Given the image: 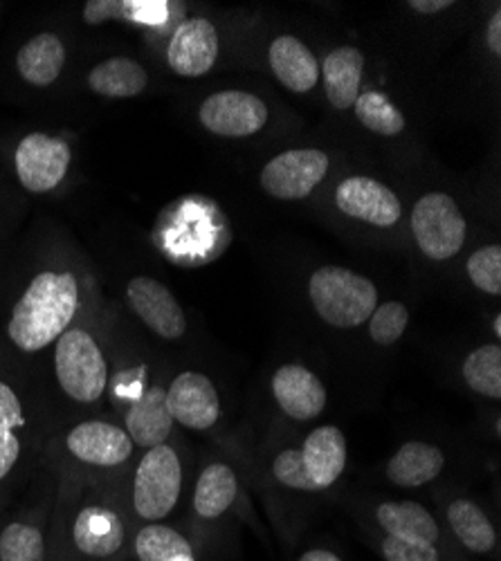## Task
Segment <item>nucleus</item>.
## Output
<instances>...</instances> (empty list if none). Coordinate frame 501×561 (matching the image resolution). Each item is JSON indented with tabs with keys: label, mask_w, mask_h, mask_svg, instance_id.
<instances>
[{
	"label": "nucleus",
	"mask_w": 501,
	"mask_h": 561,
	"mask_svg": "<svg viewBox=\"0 0 501 561\" xmlns=\"http://www.w3.org/2000/svg\"><path fill=\"white\" fill-rule=\"evenodd\" d=\"M79 308L77 278L68 272H41L16 301L8 325L10 340L25 353L57 342Z\"/></svg>",
	"instance_id": "obj_1"
},
{
	"label": "nucleus",
	"mask_w": 501,
	"mask_h": 561,
	"mask_svg": "<svg viewBox=\"0 0 501 561\" xmlns=\"http://www.w3.org/2000/svg\"><path fill=\"white\" fill-rule=\"evenodd\" d=\"M346 467V438L333 427H317L301 449L282 451L272 462V474L280 483L301 492L331 488Z\"/></svg>",
	"instance_id": "obj_2"
},
{
	"label": "nucleus",
	"mask_w": 501,
	"mask_h": 561,
	"mask_svg": "<svg viewBox=\"0 0 501 561\" xmlns=\"http://www.w3.org/2000/svg\"><path fill=\"white\" fill-rule=\"evenodd\" d=\"M308 295L317 314L335 329H355L378 308V290L372 280L335 265L320 267L310 276Z\"/></svg>",
	"instance_id": "obj_3"
},
{
	"label": "nucleus",
	"mask_w": 501,
	"mask_h": 561,
	"mask_svg": "<svg viewBox=\"0 0 501 561\" xmlns=\"http://www.w3.org/2000/svg\"><path fill=\"white\" fill-rule=\"evenodd\" d=\"M55 370L61 389L77 402H98L109 385L106 359L86 331H66L55 351Z\"/></svg>",
	"instance_id": "obj_4"
},
{
	"label": "nucleus",
	"mask_w": 501,
	"mask_h": 561,
	"mask_svg": "<svg viewBox=\"0 0 501 561\" xmlns=\"http://www.w3.org/2000/svg\"><path fill=\"white\" fill-rule=\"evenodd\" d=\"M182 490V467L169 445L147 449L133 481V507L147 522H160L175 507Z\"/></svg>",
	"instance_id": "obj_5"
},
{
	"label": "nucleus",
	"mask_w": 501,
	"mask_h": 561,
	"mask_svg": "<svg viewBox=\"0 0 501 561\" xmlns=\"http://www.w3.org/2000/svg\"><path fill=\"white\" fill-rule=\"evenodd\" d=\"M412 229L421 252L434 261L457 256L466 243V220L447 194L423 196L412 214Z\"/></svg>",
	"instance_id": "obj_6"
},
{
	"label": "nucleus",
	"mask_w": 501,
	"mask_h": 561,
	"mask_svg": "<svg viewBox=\"0 0 501 561\" xmlns=\"http://www.w3.org/2000/svg\"><path fill=\"white\" fill-rule=\"evenodd\" d=\"M329 171V158L317 149H297L272 158L261 171V186L280 201L306 198Z\"/></svg>",
	"instance_id": "obj_7"
},
{
	"label": "nucleus",
	"mask_w": 501,
	"mask_h": 561,
	"mask_svg": "<svg viewBox=\"0 0 501 561\" xmlns=\"http://www.w3.org/2000/svg\"><path fill=\"white\" fill-rule=\"evenodd\" d=\"M68 167L70 149L59 137L32 133L16 149L19 180L32 194L55 190V186L66 178Z\"/></svg>",
	"instance_id": "obj_8"
},
{
	"label": "nucleus",
	"mask_w": 501,
	"mask_h": 561,
	"mask_svg": "<svg viewBox=\"0 0 501 561\" xmlns=\"http://www.w3.org/2000/svg\"><path fill=\"white\" fill-rule=\"evenodd\" d=\"M201 122L214 135L248 137L265 126L267 108L250 92L225 90L203 102Z\"/></svg>",
	"instance_id": "obj_9"
},
{
	"label": "nucleus",
	"mask_w": 501,
	"mask_h": 561,
	"mask_svg": "<svg viewBox=\"0 0 501 561\" xmlns=\"http://www.w3.org/2000/svg\"><path fill=\"white\" fill-rule=\"evenodd\" d=\"M167 407L173 423L178 420L196 432L209 430L220 417V402L212 380L203 373L185 370L171 382L167 391Z\"/></svg>",
	"instance_id": "obj_10"
},
{
	"label": "nucleus",
	"mask_w": 501,
	"mask_h": 561,
	"mask_svg": "<svg viewBox=\"0 0 501 561\" xmlns=\"http://www.w3.org/2000/svg\"><path fill=\"white\" fill-rule=\"evenodd\" d=\"M335 205L342 214L376 227H391L400 218V203L396 194L383 182L364 175H353L340 182Z\"/></svg>",
	"instance_id": "obj_11"
},
{
	"label": "nucleus",
	"mask_w": 501,
	"mask_h": 561,
	"mask_svg": "<svg viewBox=\"0 0 501 561\" xmlns=\"http://www.w3.org/2000/svg\"><path fill=\"white\" fill-rule=\"evenodd\" d=\"M126 297L133 310L138 312V317L156 335L164 340H178L185 333V314H182V308L178 306L175 297L160 284V280L149 276H135L126 288Z\"/></svg>",
	"instance_id": "obj_12"
},
{
	"label": "nucleus",
	"mask_w": 501,
	"mask_h": 561,
	"mask_svg": "<svg viewBox=\"0 0 501 561\" xmlns=\"http://www.w3.org/2000/svg\"><path fill=\"white\" fill-rule=\"evenodd\" d=\"M218 57V34L205 19L180 23L171 36L167 61L182 77L207 75Z\"/></svg>",
	"instance_id": "obj_13"
},
{
	"label": "nucleus",
	"mask_w": 501,
	"mask_h": 561,
	"mask_svg": "<svg viewBox=\"0 0 501 561\" xmlns=\"http://www.w3.org/2000/svg\"><path fill=\"white\" fill-rule=\"evenodd\" d=\"M277 404L293 420H312L327 407V389L312 370L299 364L282 366L272 378Z\"/></svg>",
	"instance_id": "obj_14"
},
{
	"label": "nucleus",
	"mask_w": 501,
	"mask_h": 561,
	"mask_svg": "<svg viewBox=\"0 0 501 561\" xmlns=\"http://www.w3.org/2000/svg\"><path fill=\"white\" fill-rule=\"evenodd\" d=\"M66 445L77 460L98 467L122 465L133 454V440L126 432L111 423H98V420L77 425L68 434Z\"/></svg>",
	"instance_id": "obj_15"
},
{
	"label": "nucleus",
	"mask_w": 501,
	"mask_h": 561,
	"mask_svg": "<svg viewBox=\"0 0 501 561\" xmlns=\"http://www.w3.org/2000/svg\"><path fill=\"white\" fill-rule=\"evenodd\" d=\"M173 427V417L167 407V393L162 387H151L143 391L126 411V434L128 438L145 449L164 445Z\"/></svg>",
	"instance_id": "obj_16"
},
{
	"label": "nucleus",
	"mask_w": 501,
	"mask_h": 561,
	"mask_svg": "<svg viewBox=\"0 0 501 561\" xmlns=\"http://www.w3.org/2000/svg\"><path fill=\"white\" fill-rule=\"evenodd\" d=\"M72 541L86 557L109 559L124 546V526L109 507H83L72 526Z\"/></svg>",
	"instance_id": "obj_17"
},
{
	"label": "nucleus",
	"mask_w": 501,
	"mask_h": 561,
	"mask_svg": "<svg viewBox=\"0 0 501 561\" xmlns=\"http://www.w3.org/2000/svg\"><path fill=\"white\" fill-rule=\"evenodd\" d=\"M376 519L389 537L407 543L434 546L439 539V526L432 514L414 501H387L376 510Z\"/></svg>",
	"instance_id": "obj_18"
},
{
	"label": "nucleus",
	"mask_w": 501,
	"mask_h": 561,
	"mask_svg": "<svg viewBox=\"0 0 501 561\" xmlns=\"http://www.w3.org/2000/svg\"><path fill=\"white\" fill-rule=\"evenodd\" d=\"M270 66L277 79L293 92H308L320 79V66L312 53L295 36H280L270 45Z\"/></svg>",
	"instance_id": "obj_19"
},
{
	"label": "nucleus",
	"mask_w": 501,
	"mask_h": 561,
	"mask_svg": "<svg viewBox=\"0 0 501 561\" xmlns=\"http://www.w3.org/2000/svg\"><path fill=\"white\" fill-rule=\"evenodd\" d=\"M445 456L428 443H405L389 460L387 477L398 488H421L434 481L443 470Z\"/></svg>",
	"instance_id": "obj_20"
},
{
	"label": "nucleus",
	"mask_w": 501,
	"mask_h": 561,
	"mask_svg": "<svg viewBox=\"0 0 501 561\" xmlns=\"http://www.w3.org/2000/svg\"><path fill=\"white\" fill-rule=\"evenodd\" d=\"M364 57L353 45L335 48L324 59V88L333 108L346 111L360 98Z\"/></svg>",
	"instance_id": "obj_21"
},
{
	"label": "nucleus",
	"mask_w": 501,
	"mask_h": 561,
	"mask_svg": "<svg viewBox=\"0 0 501 561\" xmlns=\"http://www.w3.org/2000/svg\"><path fill=\"white\" fill-rule=\"evenodd\" d=\"M66 64V48L57 34H38L30 38L16 59L21 77L32 85H50L57 81Z\"/></svg>",
	"instance_id": "obj_22"
},
{
	"label": "nucleus",
	"mask_w": 501,
	"mask_h": 561,
	"mask_svg": "<svg viewBox=\"0 0 501 561\" xmlns=\"http://www.w3.org/2000/svg\"><path fill=\"white\" fill-rule=\"evenodd\" d=\"M169 3L164 0H90L83 8L88 25H102L106 21H126L135 25H164Z\"/></svg>",
	"instance_id": "obj_23"
},
{
	"label": "nucleus",
	"mask_w": 501,
	"mask_h": 561,
	"mask_svg": "<svg viewBox=\"0 0 501 561\" xmlns=\"http://www.w3.org/2000/svg\"><path fill=\"white\" fill-rule=\"evenodd\" d=\"M239 492V481L232 467L214 462L205 467L198 477L194 492V510L203 519H218L220 514L230 510Z\"/></svg>",
	"instance_id": "obj_24"
},
{
	"label": "nucleus",
	"mask_w": 501,
	"mask_h": 561,
	"mask_svg": "<svg viewBox=\"0 0 501 561\" xmlns=\"http://www.w3.org/2000/svg\"><path fill=\"white\" fill-rule=\"evenodd\" d=\"M147 72L140 64H135L130 59H109L100 66L93 68L88 77L90 88H93L98 95L102 98H113V100H124V98H135L147 88Z\"/></svg>",
	"instance_id": "obj_25"
},
{
	"label": "nucleus",
	"mask_w": 501,
	"mask_h": 561,
	"mask_svg": "<svg viewBox=\"0 0 501 561\" xmlns=\"http://www.w3.org/2000/svg\"><path fill=\"white\" fill-rule=\"evenodd\" d=\"M447 522L454 535L459 537V541L470 552L486 554L497 546V535L490 519L486 517V512L468 499H457L449 503Z\"/></svg>",
	"instance_id": "obj_26"
},
{
	"label": "nucleus",
	"mask_w": 501,
	"mask_h": 561,
	"mask_svg": "<svg viewBox=\"0 0 501 561\" xmlns=\"http://www.w3.org/2000/svg\"><path fill=\"white\" fill-rule=\"evenodd\" d=\"M466 385L483 396L499 400L501 398V348L497 344L479 346L464 362Z\"/></svg>",
	"instance_id": "obj_27"
},
{
	"label": "nucleus",
	"mask_w": 501,
	"mask_h": 561,
	"mask_svg": "<svg viewBox=\"0 0 501 561\" xmlns=\"http://www.w3.org/2000/svg\"><path fill=\"white\" fill-rule=\"evenodd\" d=\"M135 554L140 561H169L178 554H194V548L173 528L151 524L135 537Z\"/></svg>",
	"instance_id": "obj_28"
},
{
	"label": "nucleus",
	"mask_w": 501,
	"mask_h": 561,
	"mask_svg": "<svg viewBox=\"0 0 501 561\" xmlns=\"http://www.w3.org/2000/svg\"><path fill=\"white\" fill-rule=\"evenodd\" d=\"M355 117L367 126L372 133L378 135H398L405 128L402 113L385 98L380 92H367V95H360L353 104Z\"/></svg>",
	"instance_id": "obj_29"
},
{
	"label": "nucleus",
	"mask_w": 501,
	"mask_h": 561,
	"mask_svg": "<svg viewBox=\"0 0 501 561\" xmlns=\"http://www.w3.org/2000/svg\"><path fill=\"white\" fill-rule=\"evenodd\" d=\"M45 541L38 528L12 524L0 535V561H43Z\"/></svg>",
	"instance_id": "obj_30"
},
{
	"label": "nucleus",
	"mask_w": 501,
	"mask_h": 561,
	"mask_svg": "<svg viewBox=\"0 0 501 561\" xmlns=\"http://www.w3.org/2000/svg\"><path fill=\"white\" fill-rule=\"evenodd\" d=\"M407 321H409V310L398 301H387L374 310L372 323H369V335L376 344L391 346L402 337Z\"/></svg>",
	"instance_id": "obj_31"
},
{
	"label": "nucleus",
	"mask_w": 501,
	"mask_h": 561,
	"mask_svg": "<svg viewBox=\"0 0 501 561\" xmlns=\"http://www.w3.org/2000/svg\"><path fill=\"white\" fill-rule=\"evenodd\" d=\"M468 274L481 293L501 295V248L486 245L477 250L468 261Z\"/></svg>",
	"instance_id": "obj_32"
},
{
	"label": "nucleus",
	"mask_w": 501,
	"mask_h": 561,
	"mask_svg": "<svg viewBox=\"0 0 501 561\" xmlns=\"http://www.w3.org/2000/svg\"><path fill=\"white\" fill-rule=\"evenodd\" d=\"M383 554L387 561H439L436 546L407 543L389 535L383 539Z\"/></svg>",
	"instance_id": "obj_33"
},
{
	"label": "nucleus",
	"mask_w": 501,
	"mask_h": 561,
	"mask_svg": "<svg viewBox=\"0 0 501 561\" xmlns=\"http://www.w3.org/2000/svg\"><path fill=\"white\" fill-rule=\"evenodd\" d=\"M25 425V415L19 396L0 382V430H10L14 432L16 427Z\"/></svg>",
	"instance_id": "obj_34"
},
{
	"label": "nucleus",
	"mask_w": 501,
	"mask_h": 561,
	"mask_svg": "<svg viewBox=\"0 0 501 561\" xmlns=\"http://www.w3.org/2000/svg\"><path fill=\"white\" fill-rule=\"evenodd\" d=\"M21 456V443L14 432L10 430H0V479H5L14 462Z\"/></svg>",
	"instance_id": "obj_35"
},
{
	"label": "nucleus",
	"mask_w": 501,
	"mask_h": 561,
	"mask_svg": "<svg viewBox=\"0 0 501 561\" xmlns=\"http://www.w3.org/2000/svg\"><path fill=\"white\" fill-rule=\"evenodd\" d=\"M486 41H488V48L492 55H501V10H494L492 19L488 21Z\"/></svg>",
	"instance_id": "obj_36"
},
{
	"label": "nucleus",
	"mask_w": 501,
	"mask_h": 561,
	"mask_svg": "<svg viewBox=\"0 0 501 561\" xmlns=\"http://www.w3.org/2000/svg\"><path fill=\"white\" fill-rule=\"evenodd\" d=\"M409 8L419 14H436L452 8V0H409Z\"/></svg>",
	"instance_id": "obj_37"
},
{
	"label": "nucleus",
	"mask_w": 501,
	"mask_h": 561,
	"mask_svg": "<svg viewBox=\"0 0 501 561\" xmlns=\"http://www.w3.org/2000/svg\"><path fill=\"white\" fill-rule=\"evenodd\" d=\"M299 561H342V559L338 554H333L331 550L317 548V550H308L306 554H301Z\"/></svg>",
	"instance_id": "obj_38"
},
{
	"label": "nucleus",
	"mask_w": 501,
	"mask_h": 561,
	"mask_svg": "<svg viewBox=\"0 0 501 561\" xmlns=\"http://www.w3.org/2000/svg\"><path fill=\"white\" fill-rule=\"evenodd\" d=\"M492 329H494V335L499 337V335H501V314H497V317H494V323H492Z\"/></svg>",
	"instance_id": "obj_39"
},
{
	"label": "nucleus",
	"mask_w": 501,
	"mask_h": 561,
	"mask_svg": "<svg viewBox=\"0 0 501 561\" xmlns=\"http://www.w3.org/2000/svg\"><path fill=\"white\" fill-rule=\"evenodd\" d=\"M169 561H196V559H194V554H178V557H173Z\"/></svg>",
	"instance_id": "obj_40"
}]
</instances>
